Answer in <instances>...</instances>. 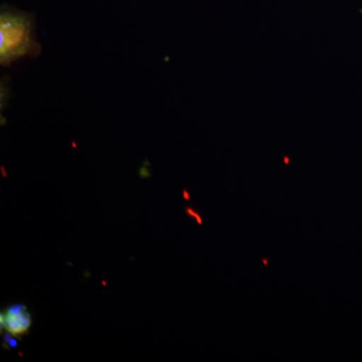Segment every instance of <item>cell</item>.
<instances>
[{
    "label": "cell",
    "mask_w": 362,
    "mask_h": 362,
    "mask_svg": "<svg viewBox=\"0 0 362 362\" xmlns=\"http://www.w3.org/2000/svg\"><path fill=\"white\" fill-rule=\"evenodd\" d=\"M6 329L13 333L14 337L26 334L32 326V316L28 310L21 313H8L6 315Z\"/></svg>",
    "instance_id": "cell-2"
},
{
    "label": "cell",
    "mask_w": 362,
    "mask_h": 362,
    "mask_svg": "<svg viewBox=\"0 0 362 362\" xmlns=\"http://www.w3.org/2000/svg\"><path fill=\"white\" fill-rule=\"evenodd\" d=\"M0 328H1V331L4 330V328H6V315L4 312L0 314Z\"/></svg>",
    "instance_id": "cell-4"
},
{
    "label": "cell",
    "mask_w": 362,
    "mask_h": 362,
    "mask_svg": "<svg viewBox=\"0 0 362 362\" xmlns=\"http://www.w3.org/2000/svg\"><path fill=\"white\" fill-rule=\"evenodd\" d=\"M33 18L28 14L2 11L0 16V64L6 66L16 59L39 56L42 47L35 40Z\"/></svg>",
    "instance_id": "cell-1"
},
{
    "label": "cell",
    "mask_w": 362,
    "mask_h": 362,
    "mask_svg": "<svg viewBox=\"0 0 362 362\" xmlns=\"http://www.w3.org/2000/svg\"><path fill=\"white\" fill-rule=\"evenodd\" d=\"M6 344H8L11 349H16V347H18V341L16 339V338L13 337L11 340H9L8 342L6 343Z\"/></svg>",
    "instance_id": "cell-5"
},
{
    "label": "cell",
    "mask_w": 362,
    "mask_h": 362,
    "mask_svg": "<svg viewBox=\"0 0 362 362\" xmlns=\"http://www.w3.org/2000/svg\"><path fill=\"white\" fill-rule=\"evenodd\" d=\"M185 211H187L188 216H194V218H197V223H199V225H202V221L201 216H199V214L195 213L194 209H190V207H187V209H185Z\"/></svg>",
    "instance_id": "cell-3"
}]
</instances>
